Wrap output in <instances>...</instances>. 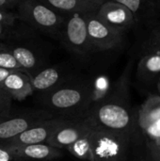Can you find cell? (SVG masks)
Returning a JSON list of instances; mask_svg holds the SVG:
<instances>
[{
	"label": "cell",
	"instance_id": "obj_1",
	"mask_svg": "<svg viewBox=\"0 0 160 161\" xmlns=\"http://www.w3.org/2000/svg\"><path fill=\"white\" fill-rule=\"evenodd\" d=\"M134 60L130 59L123 74L104 99L94 103L87 113L92 126L134 138L137 131V113L129 103L130 76Z\"/></svg>",
	"mask_w": 160,
	"mask_h": 161
},
{
	"label": "cell",
	"instance_id": "obj_2",
	"mask_svg": "<svg viewBox=\"0 0 160 161\" xmlns=\"http://www.w3.org/2000/svg\"><path fill=\"white\" fill-rule=\"evenodd\" d=\"M46 110L64 119L86 117L94 102L91 82H65L49 93L42 95Z\"/></svg>",
	"mask_w": 160,
	"mask_h": 161
},
{
	"label": "cell",
	"instance_id": "obj_3",
	"mask_svg": "<svg viewBox=\"0 0 160 161\" xmlns=\"http://www.w3.org/2000/svg\"><path fill=\"white\" fill-rule=\"evenodd\" d=\"M16 13L29 27L59 41L67 14L58 12L39 0H21Z\"/></svg>",
	"mask_w": 160,
	"mask_h": 161
},
{
	"label": "cell",
	"instance_id": "obj_4",
	"mask_svg": "<svg viewBox=\"0 0 160 161\" xmlns=\"http://www.w3.org/2000/svg\"><path fill=\"white\" fill-rule=\"evenodd\" d=\"M132 139L92 126L90 133L92 161H125Z\"/></svg>",
	"mask_w": 160,
	"mask_h": 161
},
{
	"label": "cell",
	"instance_id": "obj_5",
	"mask_svg": "<svg viewBox=\"0 0 160 161\" xmlns=\"http://www.w3.org/2000/svg\"><path fill=\"white\" fill-rule=\"evenodd\" d=\"M85 13L67 14L59 39L67 50L79 56H87L95 51L88 35Z\"/></svg>",
	"mask_w": 160,
	"mask_h": 161
},
{
	"label": "cell",
	"instance_id": "obj_6",
	"mask_svg": "<svg viewBox=\"0 0 160 161\" xmlns=\"http://www.w3.org/2000/svg\"><path fill=\"white\" fill-rule=\"evenodd\" d=\"M85 18L88 35L94 50H111L123 43L125 34L112 28L102 21L97 16L96 10L86 12Z\"/></svg>",
	"mask_w": 160,
	"mask_h": 161
},
{
	"label": "cell",
	"instance_id": "obj_7",
	"mask_svg": "<svg viewBox=\"0 0 160 161\" xmlns=\"http://www.w3.org/2000/svg\"><path fill=\"white\" fill-rule=\"evenodd\" d=\"M56 118L46 109L25 111L16 115H8L0 121V143L8 141L31 126L48 119Z\"/></svg>",
	"mask_w": 160,
	"mask_h": 161
},
{
	"label": "cell",
	"instance_id": "obj_8",
	"mask_svg": "<svg viewBox=\"0 0 160 161\" xmlns=\"http://www.w3.org/2000/svg\"><path fill=\"white\" fill-rule=\"evenodd\" d=\"M91 128L92 125L87 117L64 119L45 143L60 150L67 149L78 139L90 133Z\"/></svg>",
	"mask_w": 160,
	"mask_h": 161
},
{
	"label": "cell",
	"instance_id": "obj_9",
	"mask_svg": "<svg viewBox=\"0 0 160 161\" xmlns=\"http://www.w3.org/2000/svg\"><path fill=\"white\" fill-rule=\"evenodd\" d=\"M64 118L56 117L48 120H44L18 136L6 141L0 143V147L8 148V147H18L29 144H38V143H45L52 133L62 124Z\"/></svg>",
	"mask_w": 160,
	"mask_h": 161
},
{
	"label": "cell",
	"instance_id": "obj_10",
	"mask_svg": "<svg viewBox=\"0 0 160 161\" xmlns=\"http://www.w3.org/2000/svg\"><path fill=\"white\" fill-rule=\"evenodd\" d=\"M96 14L107 25L124 34L137 24L133 13L126 7L112 0H106L100 5Z\"/></svg>",
	"mask_w": 160,
	"mask_h": 161
},
{
	"label": "cell",
	"instance_id": "obj_11",
	"mask_svg": "<svg viewBox=\"0 0 160 161\" xmlns=\"http://www.w3.org/2000/svg\"><path fill=\"white\" fill-rule=\"evenodd\" d=\"M14 161H48L61 157V150L47 143L5 148Z\"/></svg>",
	"mask_w": 160,
	"mask_h": 161
},
{
	"label": "cell",
	"instance_id": "obj_12",
	"mask_svg": "<svg viewBox=\"0 0 160 161\" xmlns=\"http://www.w3.org/2000/svg\"><path fill=\"white\" fill-rule=\"evenodd\" d=\"M29 77L34 92H39L42 95L49 93L68 81L64 72L57 66L42 68Z\"/></svg>",
	"mask_w": 160,
	"mask_h": 161
},
{
	"label": "cell",
	"instance_id": "obj_13",
	"mask_svg": "<svg viewBox=\"0 0 160 161\" xmlns=\"http://www.w3.org/2000/svg\"><path fill=\"white\" fill-rule=\"evenodd\" d=\"M0 89L15 101H24L34 92L29 75L22 71H13L5 79Z\"/></svg>",
	"mask_w": 160,
	"mask_h": 161
},
{
	"label": "cell",
	"instance_id": "obj_14",
	"mask_svg": "<svg viewBox=\"0 0 160 161\" xmlns=\"http://www.w3.org/2000/svg\"><path fill=\"white\" fill-rule=\"evenodd\" d=\"M126 7L134 15L136 23L150 24L157 15V0H112Z\"/></svg>",
	"mask_w": 160,
	"mask_h": 161
},
{
	"label": "cell",
	"instance_id": "obj_15",
	"mask_svg": "<svg viewBox=\"0 0 160 161\" xmlns=\"http://www.w3.org/2000/svg\"><path fill=\"white\" fill-rule=\"evenodd\" d=\"M160 76V55L142 54L137 65V78L146 84L157 82Z\"/></svg>",
	"mask_w": 160,
	"mask_h": 161
},
{
	"label": "cell",
	"instance_id": "obj_16",
	"mask_svg": "<svg viewBox=\"0 0 160 161\" xmlns=\"http://www.w3.org/2000/svg\"><path fill=\"white\" fill-rule=\"evenodd\" d=\"M7 47L16 58L25 73L29 76L33 75L41 69H42L41 59L33 50L25 46L12 45L8 43H7Z\"/></svg>",
	"mask_w": 160,
	"mask_h": 161
},
{
	"label": "cell",
	"instance_id": "obj_17",
	"mask_svg": "<svg viewBox=\"0 0 160 161\" xmlns=\"http://www.w3.org/2000/svg\"><path fill=\"white\" fill-rule=\"evenodd\" d=\"M160 119V95L151 94L137 112V125L141 129Z\"/></svg>",
	"mask_w": 160,
	"mask_h": 161
},
{
	"label": "cell",
	"instance_id": "obj_18",
	"mask_svg": "<svg viewBox=\"0 0 160 161\" xmlns=\"http://www.w3.org/2000/svg\"><path fill=\"white\" fill-rule=\"evenodd\" d=\"M49 8L62 14L74 12H90L95 11L98 8L82 2L80 0H39Z\"/></svg>",
	"mask_w": 160,
	"mask_h": 161
},
{
	"label": "cell",
	"instance_id": "obj_19",
	"mask_svg": "<svg viewBox=\"0 0 160 161\" xmlns=\"http://www.w3.org/2000/svg\"><path fill=\"white\" fill-rule=\"evenodd\" d=\"M90 133L81 137L80 139H78L76 142H74L72 145H70L67 148V150L74 157H75L79 159H82V160L92 161L91 147V142H90Z\"/></svg>",
	"mask_w": 160,
	"mask_h": 161
},
{
	"label": "cell",
	"instance_id": "obj_20",
	"mask_svg": "<svg viewBox=\"0 0 160 161\" xmlns=\"http://www.w3.org/2000/svg\"><path fill=\"white\" fill-rule=\"evenodd\" d=\"M142 54L154 53L160 55V25L156 26L149 33L142 44Z\"/></svg>",
	"mask_w": 160,
	"mask_h": 161
},
{
	"label": "cell",
	"instance_id": "obj_21",
	"mask_svg": "<svg viewBox=\"0 0 160 161\" xmlns=\"http://www.w3.org/2000/svg\"><path fill=\"white\" fill-rule=\"evenodd\" d=\"M0 68L10 70V71L25 72L23 68L20 66V64L18 63V61L16 60V58L13 57L11 52L8 49L7 43L5 47L0 50Z\"/></svg>",
	"mask_w": 160,
	"mask_h": 161
},
{
	"label": "cell",
	"instance_id": "obj_22",
	"mask_svg": "<svg viewBox=\"0 0 160 161\" xmlns=\"http://www.w3.org/2000/svg\"><path fill=\"white\" fill-rule=\"evenodd\" d=\"M146 143L160 144V119L141 129Z\"/></svg>",
	"mask_w": 160,
	"mask_h": 161
},
{
	"label": "cell",
	"instance_id": "obj_23",
	"mask_svg": "<svg viewBox=\"0 0 160 161\" xmlns=\"http://www.w3.org/2000/svg\"><path fill=\"white\" fill-rule=\"evenodd\" d=\"M11 106H12L11 97L6 92L0 89V121L10 114Z\"/></svg>",
	"mask_w": 160,
	"mask_h": 161
},
{
	"label": "cell",
	"instance_id": "obj_24",
	"mask_svg": "<svg viewBox=\"0 0 160 161\" xmlns=\"http://www.w3.org/2000/svg\"><path fill=\"white\" fill-rule=\"evenodd\" d=\"M21 21L18 18V15L16 12L8 10V9H3L0 8V23L6 24V25H16L20 23Z\"/></svg>",
	"mask_w": 160,
	"mask_h": 161
},
{
	"label": "cell",
	"instance_id": "obj_25",
	"mask_svg": "<svg viewBox=\"0 0 160 161\" xmlns=\"http://www.w3.org/2000/svg\"><path fill=\"white\" fill-rule=\"evenodd\" d=\"M144 161H160V144L146 143V158Z\"/></svg>",
	"mask_w": 160,
	"mask_h": 161
},
{
	"label": "cell",
	"instance_id": "obj_26",
	"mask_svg": "<svg viewBox=\"0 0 160 161\" xmlns=\"http://www.w3.org/2000/svg\"><path fill=\"white\" fill-rule=\"evenodd\" d=\"M21 0H0V8L11 10L16 8Z\"/></svg>",
	"mask_w": 160,
	"mask_h": 161
},
{
	"label": "cell",
	"instance_id": "obj_27",
	"mask_svg": "<svg viewBox=\"0 0 160 161\" xmlns=\"http://www.w3.org/2000/svg\"><path fill=\"white\" fill-rule=\"evenodd\" d=\"M0 161H12L8 151L2 147H0Z\"/></svg>",
	"mask_w": 160,
	"mask_h": 161
},
{
	"label": "cell",
	"instance_id": "obj_28",
	"mask_svg": "<svg viewBox=\"0 0 160 161\" xmlns=\"http://www.w3.org/2000/svg\"><path fill=\"white\" fill-rule=\"evenodd\" d=\"M12 72H13V71L0 68V87L2 86V84H3V82L5 81V79H6Z\"/></svg>",
	"mask_w": 160,
	"mask_h": 161
},
{
	"label": "cell",
	"instance_id": "obj_29",
	"mask_svg": "<svg viewBox=\"0 0 160 161\" xmlns=\"http://www.w3.org/2000/svg\"><path fill=\"white\" fill-rule=\"evenodd\" d=\"M82 2H85V3H88L90 5H92L96 8H99L100 5H102L106 0H80Z\"/></svg>",
	"mask_w": 160,
	"mask_h": 161
},
{
	"label": "cell",
	"instance_id": "obj_30",
	"mask_svg": "<svg viewBox=\"0 0 160 161\" xmlns=\"http://www.w3.org/2000/svg\"><path fill=\"white\" fill-rule=\"evenodd\" d=\"M157 94L160 95V76L157 82Z\"/></svg>",
	"mask_w": 160,
	"mask_h": 161
},
{
	"label": "cell",
	"instance_id": "obj_31",
	"mask_svg": "<svg viewBox=\"0 0 160 161\" xmlns=\"http://www.w3.org/2000/svg\"><path fill=\"white\" fill-rule=\"evenodd\" d=\"M5 45H6V43L0 41V50H1V49H3V48L5 47Z\"/></svg>",
	"mask_w": 160,
	"mask_h": 161
},
{
	"label": "cell",
	"instance_id": "obj_32",
	"mask_svg": "<svg viewBox=\"0 0 160 161\" xmlns=\"http://www.w3.org/2000/svg\"><path fill=\"white\" fill-rule=\"evenodd\" d=\"M157 9L158 11L160 10V0H157Z\"/></svg>",
	"mask_w": 160,
	"mask_h": 161
}]
</instances>
